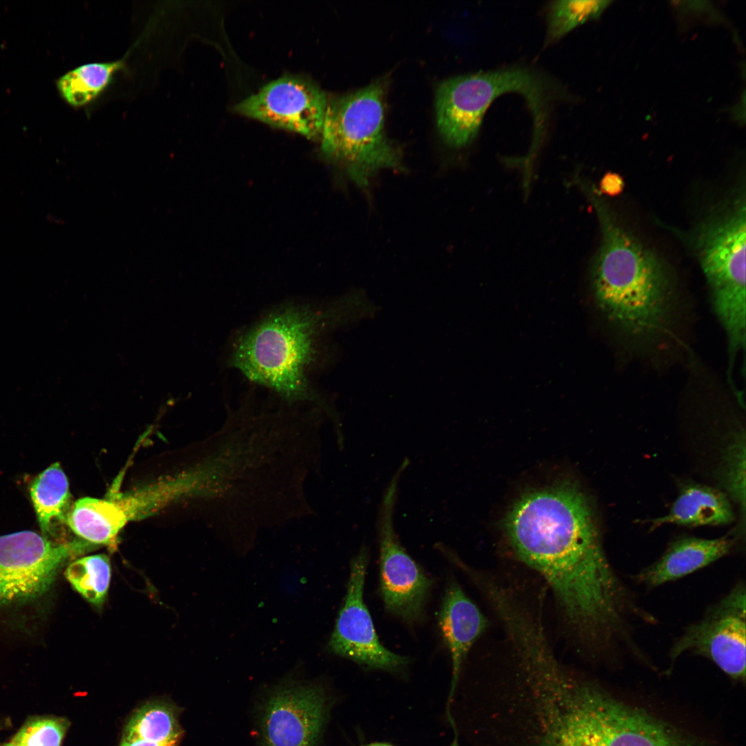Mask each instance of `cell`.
Instances as JSON below:
<instances>
[{"label":"cell","instance_id":"7a4b0ae2","mask_svg":"<svg viewBox=\"0 0 746 746\" xmlns=\"http://www.w3.org/2000/svg\"><path fill=\"white\" fill-rule=\"evenodd\" d=\"M577 182L594 207L601 229L591 269L597 306L626 334L653 339L671 317L672 289L666 267L620 224L598 189L584 180Z\"/></svg>","mask_w":746,"mask_h":746},{"label":"cell","instance_id":"7c38bea8","mask_svg":"<svg viewBox=\"0 0 746 746\" xmlns=\"http://www.w3.org/2000/svg\"><path fill=\"white\" fill-rule=\"evenodd\" d=\"M328 97L310 79L286 75L264 85L233 107L273 126L321 138Z\"/></svg>","mask_w":746,"mask_h":746},{"label":"cell","instance_id":"603a6c76","mask_svg":"<svg viewBox=\"0 0 746 746\" xmlns=\"http://www.w3.org/2000/svg\"><path fill=\"white\" fill-rule=\"evenodd\" d=\"M624 187V180L619 174L608 172L602 178L598 191L601 194L615 196L622 193Z\"/></svg>","mask_w":746,"mask_h":746},{"label":"cell","instance_id":"30bf717a","mask_svg":"<svg viewBox=\"0 0 746 746\" xmlns=\"http://www.w3.org/2000/svg\"><path fill=\"white\" fill-rule=\"evenodd\" d=\"M83 542L57 543L29 530L0 536V606L44 594L64 562L89 547Z\"/></svg>","mask_w":746,"mask_h":746},{"label":"cell","instance_id":"8992f818","mask_svg":"<svg viewBox=\"0 0 746 746\" xmlns=\"http://www.w3.org/2000/svg\"><path fill=\"white\" fill-rule=\"evenodd\" d=\"M551 88L546 80L524 68L459 75L437 86L435 107L438 130L453 147L470 143L478 133L484 113L499 96L522 95L532 111L535 128H543L544 108Z\"/></svg>","mask_w":746,"mask_h":746},{"label":"cell","instance_id":"52a82bcc","mask_svg":"<svg viewBox=\"0 0 746 746\" xmlns=\"http://www.w3.org/2000/svg\"><path fill=\"white\" fill-rule=\"evenodd\" d=\"M745 649L746 590L745 581L739 580L700 619L685 627L668 658L670 668L684 654L705 658L729 678L745 683Z\"/></svg>","mask_w":746,"mask_h":746},{"label":"cell","instance_id":"7402d4cb","mask_svg":"<svg viewBox=\"0 0 746 746\" xmlns=\"http://www.w3.org/2000/svg\"><path fill=\"white\" fill-rule=\"evenodd\" d=\"M61 718H39L26 724L10 743L12 746H61L68 727Z\"/></svg>","mask_w":746,"mask_h":746},{"label":"cell","instance_id":"3957f363","mask_svg":"<svg viewBox=\"0 0 746 746\" xmlns=\"http://www.w3.org/2000/svg\"><path fill=\"white\" fill-rule=\"evenodd\" d=\"M333 312L315 304L286 302L237 332L227 365L284 404L323 406L310 374Z\"/></svg>","mask_w":746,"mask_h":746},{"label":"cell","instance_id":"277c9868","mask_svg":"<svg viewBox=\"0 0 746 746\" xmlns=\"http://www.w3.org/2000/svg\"><path fill=\"white\" fill-rule=\"evenodd\" d=\"M385 85L379 79L327 100L321 151L359 186L381 169L401 166V154L385 132Z\"/></svg>","mask_w":746,"mask_h":746},{"label":"cell","instance_id":"44dd1931","mask_svg":"<svg viewBox=\"0 0 746 746\" xmlns=\"http://www.w3.org/2000/svg\"><path fill=\"white\" fill-rule=\"evenodd\" d=\"M610 1H556L550 6L547 19V41L563 37L582 23L598 17Z\"/></svg>","mask_w":746,"mask_h":746},{"label":"cell","instance_id":"ac0fdd59","mask_svg":"<svg viewBox=\"0 0 746 746\" xmlns=\"http://www.w3.org/2000/svg\"><path fill=\"white\" fill-rule=\"evenodd\" d=\"M182 735L175 707L166 702L153 701L145 704L133 714L122 738L179 743Z\"/></svg>","mask_w":746,"mask_h":746},{"label":"cell","instance_id":"e0dca14e","mask_svg":"<svg viewBox=\"0 0 746 746\" xmlns=\"http://www.w3.org/2000/svg\"><path fill=\"white\" fill-rule=\"evenodd\" d=\"M124 60L95 62L68 72L57 81V88L68 104L79 107L97 98L124 67Z\"/></svg>","mask_w":746,"mask_h":746},{"label":"cell","instance_id":"2e32d148","mask_svg":"<svg viewBox=\"0 0 746 746\" xmlns=\"http://www.w3.org/2000/svg\"><path fill=\"white\" fill-rule=\"evenodd\" d=\"M30 493L43 534L50 532L53 520L65 522L70 508V493L67 477L59 463L35 478Z\"/></svg>","mask_w":746,"mask_h":746},{"label":"cell","instance_id":"9c48e42d","mask_svg":"<svg viewBox=\"0 0 746 746\" xmlns=\"http://www.w3.org/2000/svg\"><path fill=\"white\" fill-rule=\"evenodd\" d=\"M330 697L319 682L286 678L262 701L260 746H317L328 719Z\"/></svg>","mask_w":746,"mask_h":746},{"label":"cell","instance_id":"ba28073f","mask_svg":"<svg viewBox=\"0 0 746 746\" xmlns=\"http://www.w3.org/2000/svg\"><path fill=\"white\" fill-rule=\"evenodd\" d=\"M408 465L409 461L404 459L383 492L377 516L376 530L381 598L389 612L413 624L423 618L433 582L405 551L394 529V515L399 483Z\"/></svg>","mask_w":746,"mask_h":746},{"label":"cell","instance_id":"cb8c5ba5","mask_svg":"<svg viewBox=\"0 0 746 746\" xmlns=\"http://www.w3.org/2000/svg\"><path fill=\"white\" fill-rule=\"evenodd\" d=\"M179 743H162L142 739H122L119 746H178Z\"/></svg>","mask_w":746,"mask_h":746},{"label":"cell","instance_id":"4fadbf2b","mask_svg":"<svg viewBox=\"0 0 746 746\" xmlns=\"http://www.w3.org/2000/svg\"><path fill=\"white\" fill-rule=\"evenodd\" d=\"M741 537L735 534L714 539L680 537L655 562L631 577L649 589L671 582L702 569L732 552Z\"/></svg>","mask_w":746,"mask_h":746},{"label":"cell","instance_id":"484cf974","mask_svg":"<svg viewBox=\"0 0 746 746\" xmlns=\"http://www.w3.org/2000/svg\"><path fill=\"white\" fill-rule=\"evenodd\" d=\"M3 746H12V744H11L10 743H8V744H6V745H3Z\"/></svg>","mask_w":746,"mask_h":746},{"label":"cell","instance_id":"5bb4252c","mask_svg":"<svg viewBox=\"0 0 746 746\" xmlns=\"http://www.w3.org/2000/svg\"><path fill=\"white\" fill-rule=\"evenodd\" d=\"M439 624L452 659L450 702L455 691L463 662L470 649L486 630L488 621L457 582L450 580L445 589L439 614Z\"/></svg>","mask_w":746,"mask_h":746},{"label":"cell","instance_id":"6da1fadb","mask_svg":"<svg viewBox=\"0 0 746 746\" xmlns=\"http://www.w3.org/2000/svg\"><path fill=\"white\" fill-rule=\"evenodd\" d=\"M529 746H716L569 673L536 695Z\"/></svg>","mask_w":746,"mask_h":746},{"label":"cell","instance_id":"d4e9b609","mask_svg":"<svg viewBox=\"0 0 746 746\" xmlns=\"http://www.w3.org/2000/svg\"><path fill=\"white\" fill-rule=\"evenodd\" d=\"M361 746H394V745L389 743H385V742H375V743H369V744L363 745H361Z\"/></svg>","mask_w":746,"mask_h":746},{"label":"cell","instance_id":"8fae6325","mask_svg":"<svg viewBox=\"0 0 746 746\" xmlns=\"http://www.w3.org/2000/svg\"><path fill=\"white\" fill-rule=\"evenodd\" d=\"M368 551L362 547L352 560L347 593L328 642L329 651L368 669L398 671L409 662L407 657L384 647L376 633L363 590Z\"/></svg>","mask_w":746,"mask_h":746},{"label":"cell","instance_id":"5b68a950","mask_svg":"<svg viewBox=\"0 0 746 746\" xmlns=\"http://www.w3.org/2000/svg\"><path fill=\"white\" fill-rule=\"evenodd\" d=\"M721 210L701 224L694 244L714 311L727 335L729 361H734L745 347V195Z\"/></svg>","mask_w":746,"mask_h":746},{"label":"cell","instance_id":"d6986e66","mask_svg":"<svg viewBox=\"0 0 746 746\" xmlns=\"http://www.w3.org/2000/svg\"><path fill=\"white\" fill-rule=\"evenodd\" d=\"M745 439L744 430L732 434L723 450L718 472L724 492L738 509L740 524L735 532L743 537L745 528Z\"/></svg>","mask_w":746,"mask_h":746},{"label":"cell","instance_id":"9a60e30c","mask_svg":"<svg viewBox=\"0 0 746 746\" xmlns=\"http://www.w3.org/2000/svg\"><path fill=\"white\" fill-rule=\"evenodd\" d=\"M735 516L727 495L718 489L696 483L680 488L669 511L648 521L650 530L665 524L689 527L731 524Z\"/></svg>","mask_w":746,"mask_h":746},{"label":"cell","instance_id":"ffe728a7","mask_svg":"<svg viewBox=\"0 0 746 746\" xmlns=\"http://www.w3.org/2000/svg\"><path fill=\"white\" fill-rule=\"evenodd\" d=\"M111 571L108 557L97 554L73 562L66 568V577L85 599L100 607L108 593Z\"/></svg>","mask_w":746,"mask_h":746}]
</instances>
